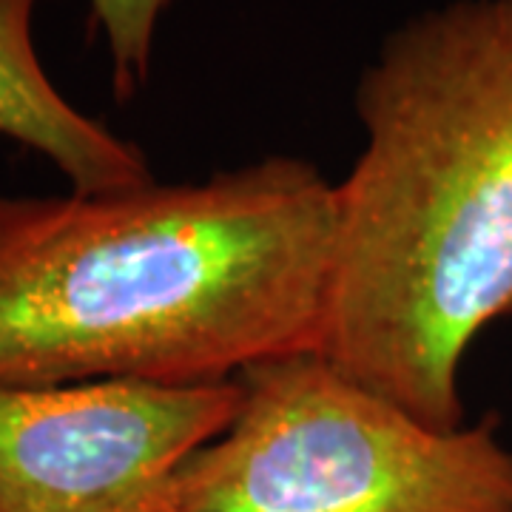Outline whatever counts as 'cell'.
Wrapping results in <instances>:
<instances>
[{"label": "cell", "instance_id": "1", "mask_svg": "<svg viewBox=\"0 0 512 512\" xmlns=\"http://www.w3.org/2000/svg\"><path fill=\"white\" fill-rule=\"evenodd\" d=\"M336 185L265 157L200 183L0 194V387L234 379L319 342Z\"/></svg>", "mask_w": 512, "mask_h": 512}, {"label": "cell", "instance_id": "2", "mask_svg": "<svg viewBox=\"0 0 512 512\" xmlns=\"http://www.w3.org/2000/svg\"><path fill=\"white\" fill-rule=\"evenodd\" d=\"M356 117L316 350L456 430L467 350L512 319V0H444L393 26Z\"/></svg>", "mask_w": 512, "mask_h": 512}, {"label": "cell", "instance_id": "3", "mask_svg": "<svg viewBox=\"0 0 512 512\" xmlns=\"http://www.w3.org/2000/svg\"><path fill=\"white\" fill-rule=\"evenodd\" d=\"M237 379V416L160 512H512V447L493 416L433 427L316 348Z\"/></svg>", "mask_w": 512, "mask_h": 512}, {"label": "cell", "instance_id": "4", "mask_svg": "<svg viewBox=\"0 0 512 512\" xmlns=\"http://www.w3.org/2000/svg\"><path fill=\"white\" fill-rule=\"evenodd\" d=\"M239 399L237 376L0 387V512H160Z\"/></svg>", "mask_w": 512, "mask_h": 512}, {"label": "cell", "instance_id": "5", "mask_svg": "<svg viewBox=\"0 0 512 512\" xmlns=\"http://www.w3.org/2000/svg\"><path fill=\"white\" fill-rule=\"evenodd\" d=\"M37 0H0V137L35 151L72 191L103 194L154 180L143 148L80 111L40 63Z\"/></svg>", "mask_w": 512, "mask_h": 512}, {"label": "cell", "instance_id": "6", "mask_svg": "<svg viewBox=\"0 0 512 512\" xmlns=\"http://www.w3.org/2000/svg\"><path fill=\"white\" fill-rule=\"evenodd\" d=\"M174 0H86L89 32L106 40L114 100L128 103L146 89L154 43Z\"/></svg>", "mask_w": 512, "mask_h": 512}]
</instances>
